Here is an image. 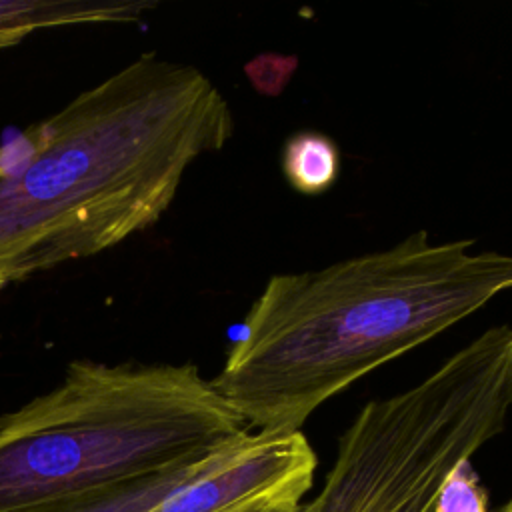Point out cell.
I'll list each match as a JSON object with an SVG mask.
<instances>
[{"instance_id":"3957f363","label":"cell","mask_w":512,"mask_h":512,"mask_svg":"<svg viewBox=\"0 0 512 512\" xmlns=\"http://www.w3.org/2000/svg\"><path fill=\"white\" fill-rule=\"evenodd\" d=\"M248 426L194 364L74 360L0 414V512L198 460Z\"/></svg>"},{"instance_id":"30bf717a","label":"cell","mask_w":512,"mask_h":512,"mask_svg":"<svg viewBox=\"0 0 512 512\" xmlns=\"http://www.w3.org/2000/svg\"><path fill=\"white\" fill-rule=\"evenodd\" d=\"M238 512H304V502H262Z\"/></svg>"},{"instance_id":"7c38bea8","label":"cell","mask_w":512,"mask_h":512,"mask_svg":"<svg viewBox=\"0 0 512 512\" xmlns=\"http://www.w3.org/2000/svg\"><path fill=\"white\" fill-rule=\"evenodd\" d=\"M4 288H6V286H4V284H0V292H2V290H4Z\"/></svg>"},{"instance_id":"ba28073f","label":"cell","mask_w":512,"mask_h":512,"mask_svg":"<svg viewBox=\"0 0 512 512\" xmlns=\"http://www.w3.org/2000/svg\"><path fill=\"white\" fill-rule=\"evenodd\" d=\"M432 512H488V492L472 468V460L456 466L444 480Z\"/></svg>"},{"instance_id":"52a82bcc","label":"cell","mask_w":512,"mask_h":512,"mask_svg":"<svg viewBox=\"0 0 512 512\" xmlns=\"http://www.w3.org/2000/svg\"><path fill=\"white\" fill-rule=\"evenodd\" d=\"M280 164L288 184L306 196L328 192L342 168L336 142L318 130L294 132L282 148Z\"/></svg>"},{"instance_id":"8992f818","label":"cell","mask_w":512,"mask_h":512,"mask_svg":"<svg viewBox=\"0 0 512 512\" xmlns=\"http://www.w3.org/2000/svg\"><path fill=\"white\" fill-rule=\"evenodd\" d=\"M202 458L160 470L150 476L42 502L20 512H146L178 484H182L194 472Z\"/></svg>"},{"instance_id":"8fae6325","label":"cell","mask_w":512,"mask_h":512,"mask_svg":"<svg viewBox=\"0 0 512 512\" xmlns=\"http://www.w3.org/2000/svg\"><path fill=\"white\" fill-rule=\"evenodd\" d=\"M496 512H512V498H510L502 508H498Z\"/></svg>"},{"instance_id":"5b68a950","label":"cell","mask_w":512,"mask_h":512,"mask_svg":"<svg viewBox=\"0 0 512 512\" xmlns=\"http://www.w3.org/2000/svg\"><path fill=\"white\" fill-rule=\"evenodd\" d=\"M316 466L302 432L246 430L204 456L146 512H238L262 502H302Z\"/></svg>"},{"instance_id":"6da1fadb","label":"cell","mask_w":512,"mask_h":512,"mask_svg":"<svg viewBox=\"0 0 512 512\" xmlns=\"http://www.w3.org/2000/svg\"><path fill=\"white\" fill-rule=\"evenodd\" d=\"M232 110L196 66L146 52L0 144V284L156 224Z\"/></svg>"},{"instance_id":"7a4b0ae2","label":"cell","mask_w":512,"mask_h":512,"mask_svg":"<svg viewBox=\"0 0 512 512\" xmlns=\"http://www.w3.org/2000/svg\"><path fill=\"white\" fill-rule=\"evenodd\" d=\"M474 244L418 230L386 250L270 276L212 386L248 430L300 432L358 378L512 290V254Z\"/></svg>"},{"instance_id":"9c48e42d","label":"cell","mask_w":512,"mask_h":512,"mask_svg":"<svg viewBox=\"0 0 512 512\" xmlns=\"http://www.w3.org/2000/svg\"><path fill=\"white\" fill-rule=\"evenodd\" d=\"M296 66H298L296 58L280 56V54H262L250 60L244 66V72L258 92L274 96L284 90Z\"/></svg>"},{"instance_id":"277c9868","label":"cell","mask_w":512,"mask_h":512,"mask_svg":"<svg viewBox=\"0 0 512 512\" xmlns=\"http://www.w3.org/2000/svg\"><path fill=\"white\" fill-rule=\"evenodd\" d=\"M512 326L484 330L412 388L370 400L304 512H432L448 474L504 432Z\"/></svg>"}]
</instances>
